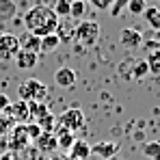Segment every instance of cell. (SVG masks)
<instances>
[{
    "label": "cell",
    "instance_id": "obj_1",
    "mask_svg": "<svg viewBox=\"0 0 160 160\" xmlns=\"http://www.w3.org/2000/svg\"><path fill=\"white\" fill-rule=\"evenodd\" d=\"M58 18L54 15L52 7L48 4H35L32 9H28L24 15V26L28 32L37 35V37H46L50 32H56L58 28Z\"/></svg>",
    "mask_w": 160,
    "mask_h": 160
},
{
    "label": "cell",
    "instance_id": "obj_4",
    "mask_svg": "<svg viewBox=\"0 0 160 160\" xmlns=\"http://www.w3.org/2000/svg\"><path fill=\"white\" fill-rule=\"evenodd\" d=\"M56 121H58V128H65L69 132H76V130H80L84 126V110L80 106H69L56 117Z\"/></svg>",
    "mask_w": 160,
    "mask_h": 160
},
{
    "label": "cell",
    "instance_id": "obj_23",
    "mask_svg": "<svg viewBox=\"0 0 160 160\" xmlns=\"http://www.w3.org/2000/svg\"><path fill=\"white\" fill-rule=\"evenodd\" d=\"M69 9H72V0H54L52 11L56 18H69Z\"/></svg>",
    "mask_w": 160,
    "mask_h": 160
},
{
    "label": "cell",
    "instance_id": "obj_7",
    "mask_svg": "<svg viewBox=\"0 0 160 160\" xmlns=\"http://www.w3.org/2000/svg\"><path fill=\"white\" fill-rule=\"evenodd\" d=\"M28 143H30V138H28V134H26V126H24V123L13 126V128H11L9 149H13V152H22V149H26V147H28Z\"/></svg>",
    "mask_w": 160,
    "mask_h": 160
},
{
    "label": "cell",
    "instance_id": "obj_2",
    "mask_svg": "<svg viewBox=\"0 0 160 160\" xmlns=\"http://www.w3.org/2000/svg\"><path fill=\"white\" fill-rule=\"evenodd\" d=\"M100 32H102V28L98 22H91V20H80L76 28H74V37H76V41L82 43L84 48H91V46H95L98 43V39H100Z\"/></svg>",
    "mask_w": 160,
    "mask_h": 160
},
{
    "label": "cell",
    "instance_id": "obj_29",
    "mask_svg": "<svg viewBox=\"0 0 160 160\" xmlns=\"http://www.w3.org/2000/svg\"><path fill=\"white\" fill-rule=\"evenodd\" d=\"M128 2H130V0H115V2H112V7H110V15H112V18H119V15H121V11L128 7Z\"/></svg>",
    "mask_w": 160,
    "mask_h": 160
},
{
    "label": "cell",
    "instance_id": "obj_25",
    "mask_svg": "<svg viewBox=\"0 0 160 160\" xmlns=\"http://www.w3.org/2000/svg\"><path fill=\"white\" fill-rule=\"evenodd\" d=\"M35 123H39V128H41L43 132H50V134H54V128H56V117H54L52 112H48L46 117L37 119Z\"/></svg>",
    "mask_w": 160,
    "mask_h": 160
},
{
    "label": "cell",
    "instance_id": "obj_12",
    "mask_svg": "<svg viewBox=\"0 0 160 160\" xmlns=\"http://www.w3.org/2000/svg\"><path fill=\"white\" fill-rule=\"evenodd\" d=\"M32 143H35V147H37L41 154H50V156H52L54 149H58V145H56V136L50 134V132H41V136L35 138Z\"/></svg>",
    "mask_w": 160,
    "mask_h": 160
},
{
    "label": "cell",
    "instance_id": "obj_33",
    "mask_svg": "<svg viewBox=\"0 0 160 160\" xmlns=\"http://www.w3.org/2000/svg\"><path fill=\"white\" fill-rule=\"evenodd\" d=\"M13 158V156H11V154H9V152H7V154H2V156H0V160H11Z\"/></svg>",
    "mask_w": 160,
    "mask_h": 160
},
{
    "label": "cell",
    "instance_id": "obj_20",
    "mask_svg": "<svg viewBox=\"0 0 160 160\" xmlns=\"http://www.w3.org/2000/svg\"><path fill=\"white\" fill-rule=\"evenodd\" d=\"M87 13V0H72V9H69V18L80 22Z\"/></svg>",
    "mask_w": 160,
    "mask_h": 160
},
{
    "label": "cell",
    "instance_id": "obj_30",
    "mask_svg": "<svg viewBox=\"0 0 160 160\" xmlns=\"http://www.w3.org/2000/svg\"><path fill=\"white\" fill-rule=\"evenodd\" d=\"M11 126H13V121H11L7 115H0V134H7L11 130Z\"/></svg>",
    "mask_w": 160,
    "mask_h": 160
},
{
    "label": "cell",
    "instance_id": "obj_21",
    "mask_svg": "<svg viewBox=\"0 0 160 160\" xmlns=\"http://www.w3.org/2000/svg\"><path fill=\"white\" fill-rule=\"evenodd\" d=\"M58 46H61V39H58L56 32H50V35L41 37V52H52Z\"/></svg>",
    "mask_w": 160,
    "mask_h": 160
},
{
    "label": "cell",
    "instance_id": "obj_9",
    "mask_svg": "<svg viewBox=\"0 0 160 160\" xmlns=\"http://www.w3.org/2000/svg\"><path fill=\"white\" fill-rule=\"evenodd\" d=\"M117 152H119V143H112V141H100L91 147V156H98L100 160L115 158Z\"/></svg>",
    "mask_w": 160,
    "mask_h": 160
},
{
    "label": "cell",
    "instance_id": "obj_31",
    "mask_svg": "<svg viewBox=\"0 0 160 160\" xmlns=\"http://www.w3.org/2000/svg\"><path fill=\"white\" fill-rule=\"evenodd\" d=\"M11 104V100H9V95H4V93H0V112H4V108Z\"/></svg>",
    "mask_w": 160,
    "mask_h": 160
},
{
    "label": "cell",
    "instance_id": "obj_34",
    "mask_svg": "<svg viewBox=\"0 0 160 160\" xmlns=\"http://www.w3.org/2000/svg\"><path fill=\"white\" fill-rule=\"evenodd\" d=\"M154 39H156V43L160 46V30H156V32H154Z\"/></svg>",
    "mask_w": 160,
    "mask_h": 160
},
{
    "label": "cell",
    "instance_id": "obj_28",
    "mask_svg": "<svg viewBox=\"0 0 160 160\" xmlns=\"http://www.w3.org/2000/svg\"><path fill=\"white\" fill-rule=\"evenodd\" d=\"M93 9H98V11H110V7H112V2L115 0H87Z\"/></svg>",
    "mask_w": 160,
    "mask_h": 160
},
{
    "label": "cell",
    "instance_id": "obj_10",
    "mask_svg": "<svg viewBox=\"0 0 160 160\" xmlns=\"http://www.w3.org/2000/svg\"><path fill=\"white\" fill-rule=\"evenodd\" d=\"M54 82H56V87H61V89H72V87H76V82H78V74H76L72 67H58V69L54 72Z\"/></svg>",
    "mask_w": 160,
    "mask_h": 160
},
{
    "label": "cell",
    "instance_id": "obj_5",
    "mask_svg": "<svg viewBox=\"0 0 160 160\" xmlns=\"http://www.w3.org/2000/svg\"><path fill=\"white\" fill-rule=\"evenodd\" d=\"M18 52H20L18 35H13V32H0V58L2 61H11Z\"/></svg>",
    "mask_w": 160,
    "mask_h": 160
},
{
    "label": "cell",
    "instance_id": "obj_11",
    "mask_svg": "<svg viewBox=\"0 0 160 160\" xmlns=\"http://www.w3.org/2000/svg\"><path fill=\"white\" fill-rule=\"evenodd\" d=\"M18 41H20V50H24V52H32V54L41 52V37H37L28 30L22 37H18Z\"/></svg>",
    "mask_w": 160,
    "mask_h": 160
},
{
    "label": "cell",
    "instance_id": "obj_8",
    "mask_svg": "<svg viewBox=\"0 0 160 160\" xmlns=\"http://www.w3.org/2000/svg\"><path fill=\"white\" fill-rule=\"evenodd\" d=\"M119 43H121L126 50H136V48L143 43V32L136 30V28H132V26L121 28V32H119Z\"/></svg>",
    "mask_w": 160,
    "mask_h": 160
},
{
    "label": "cell",
    "instance_id": "obj_13",
    "mask_svg": "<svg viewBox=\"0 0 160 160\" xmlns=\"http://www.w3.org/2000/svg\"><path fill=\"white\" fill-rule=\"evenodd\" d=\"M37 61H39V54L24 52V50H20V52L13 56V63H15V67H18V69H22V72H28V69H32V67L37 65Z\"/></svg>",
    "mask_w": 160,
    "mask_h": 160
},
{
    "label": "cell",
    "instance_id": "obj_22",
    "mask_svg": "<svg viewBox=\"0 0 160 160\" xmlns=\"http://www.w3.org/2000/svg\"><path fill=\"white\" fill-rule=\"evenodd\" d=\"M145 61H147V65H149V74L160 76V48L147 52V58H145Z\"/></svg>",
    "mask_w": 160,
    "mask_h": 160
},
{
    "label": "cell",
    "instance_id": "obj_27",
    "mask_svg": "<svg viewBox=\"0 0 160 160\" xmlns=\"http://www.w3.org/2000/svg\"><path fill=\"white\" fill-rule=\"evenodd\" d=\"M26 126V134H28V138H30V143L35 141V138H39L41 136V128H39V123H35V121H30V123H24Z\"/></svg>",
    "mask_w": 160,
    "mask_h": 160
},
{
    "label": "cell",
    "instance_id": "obj_24",
    "mask_svg": "<svg viewBox=\"0 0 160 160\" xmlns=\"http://www.w3.org/2000/svg\"><path fill=\"white\" fill-rule=\"evenodd\" d=\"M143 154L149 160H160V141H147L143 145Z\"/></svg>",
    "mask_w": 160,
    "mask_h": 160
},
{
    "label": "cell",
    "instance_id": "obj_3",
    "mask_svg": "<svg viewBox=\"0 0 160 160\" xmlns=\"http://www.w3.org/2000/svg\"><path fill=\"white\" fill-rule=\"evenodd\" d=\"M46 95H48V87L37 78H28L18 87V100L22 102H43Z\"/></svg>",
    "mask_w": 160,
    "mask_h": 160
},
{
    "label": "cell",
    "instance_id": "obj_17",
    "mask_svg": "<svg viewBox=\"0 0 160 160\" xmlns=\"http://www.w3.org/2000/svg\"><path fill=\"white\" fill-rule=\"evenodd\" d=\"M132 80H143L145 76H149V65L145 58H138V61H132Z\"/></svg>",
    "mask_w": 160,
    "mask_h": 160
},
{
    "label": "cell",
    "instance_id": "obj_32",
    "mask_svg": "<svg viewBox=\"0 0 160 160\" xmlns=\"http://www.w3.org/2000/svg\"><path fill=\"white\" fill-rule=\"evenodd\" d=\"M48 160H67V158H63V156H56V154H52Z\"/></svg>",
    "mask_w": 160,
    "mask_h": 160
},
{
    "label": "cell",
    "instance_id": "obj_26",
    "mask_svg": "<svg viewBox=\"0 0 160 160\" xmlns=\"http://www.w3.org/2000/svg\"><path fill=\"white\" fill-rule=\"evenodd\" d=\"M126 9H128L132 15H143V11L147 9V4H145V0H130Z\"/></svg>",
    "mask_w": 160,
    "mask_h": 160
},
{
    "label": "cell",
    "instance_id": "obj_6",
    "mask_svg": "<svg viewBox=\"0 0 160 160\" xmlns=\"http://www.w3.org/2000/svg\"><path fill=\"white\" fill-rule=\"evenodd\" d=\"M0 115H7L13 123H24V121L30 119V115H28V102H22V100L11 102L9 106L4 108V112H0Z\"/></svg>",
    "mask_w": 160,
    "mask_h": 160
},
{
    "label": "cell",
    "instance_id": "obj_14",
    "mask_svg": "<svg viewBox=\"0 0 160 160\" xmlns=\"http://www.w3.org/2000/svg\"><path fill=\"white\" fill-rule=\"evenodd\" d=\"M69 156L74 160H89L91 158V145L87 141H82V138H76L72 149H69Z\"/></svg>",
    "mask_w": 160,
    "mask_h": 160
},
{
    "label": "cell",
    "instance_id": "obj_15",
    "mask_svg": "<svg viewBox=\"0 0 160 160\" xmlns=\"http://www.w3.org/2000/svg\"><path fill=\"white\" fill-rule=\"evenodd\" d=\"M56 145H58V149H63V152H69L72 149V145H74V141H76V134L69 132V130H65V128H58L56 132Z\"/></svg>",
    "mask_w": 160,
    "mask_h": 160
},
{
    "label": "cell",
    "instance_id": "obj_16",
    "mask_svg": "<svg viewBox=\"0 0 160 160\" xmlns=\"http://www.w3.org/2000/svg\"><path fill=\"white\" fill-rule=\"evenodd\" d=\"M18 13V2L15 0H0V22L13 20Z\"/></svg>",
    "mask_w": 160,
    "mask_h": 160
},
{
    "label": "cell",
    "instance_id": "obj_19",
    "mask_svg": "<svg viewBox=\"0 0 160 160\" xmlns=\"http://www.w3.org/2000/svg\"><path fill=\"white\" fill-rule=\"evenodd\" d=\"M50 112V108L46 106L43 102H28V115H30V119L32 121H37V119H41V117H46Z\"/></svg>",
    "mask_w": 160,
    "mask_h": 160
},
{
    "label": "cell",
    "instance_id": "obj_18",
    "mask_svg": "<svg viewBox=\"0 0 160 160\" xmlns=\"http://www.w3.org/2000/svg\"><path fill=\"white\" fill-rule=\"evenodd\" d=\"M143 18H145V22H147L149 26L154 28V32L160 30V9L158 7H147V9L143 11Z\"/></svg>",
    "mask_w": 160,
    "mask_h": 160
}]
</instances>
